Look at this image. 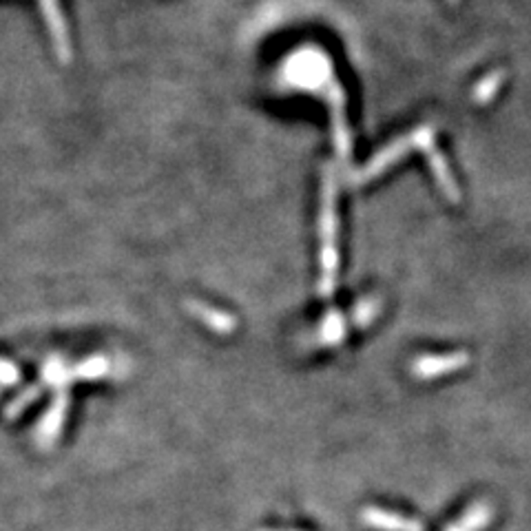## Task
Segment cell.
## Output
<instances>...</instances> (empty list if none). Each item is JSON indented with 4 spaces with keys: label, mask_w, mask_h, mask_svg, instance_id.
<instances>
[{
    "label": "cell",
    "mask_w": 531,
    "mask_h": 531,
    "mask_svg": "<svg viewBox=\"0 0 531 531\" xmlns=\"http://www.w3.org/2000/svg\"><path fill=\"white\" fill-rule=\"evenodd\" d=\"M412 149H416L415 133H412V135H405V137H398L396 142H392V144H387L386 149L378 151V154L372 157V160L368 162V164L363 166L357 175L352 177V184H366V182L375 180V177L383 173V171H387L392 164H396L403 155L410 154Z\"/></svg>",
    "instance_id": "5b68a950"
},
{
    "label": "cell",
    "mask_w": 531,
    "mask_h": 531,
    "mask_svg": "<svg viewBox=\"0 0 531 531\" xmlns=\"http://www.w3.org/2000/svg\"><path fill=\"white\" fill-rule=\"evenodd\" d=\"M363 520L370 527H377L381 531H423V525L419 520L405 518V516L395 514V511L368 508L363 509Z\"/></svg>",
    "instance_id": "30bf717a"
},
{
    "label": "cell",
    "mask_w": 531,
    "mask_h": 531,
    "mask_svg": "<svg viewBox=\"0 0 531 531\" xmlns=\"http://www.w3.org/2000/svg\"><path fill=\"white\" fill-rule=\"evenodd\" d=\"M284 78L290 87L302 91H314L323 85H331V62L317 49L294 51L284 67Z\"/></svg>",
    "instance_id": "7a4b0ae2"
},
{
    "label": "cell",
    "mask_w": 531,
    "mask_h": 531,
    "mask_svg": "<svg viewBox=\"0 0 531 531\" xmlns=\"http://www.w3.org/2000/svg\"><path fill=\"white\" fill-rule=\"evenodd\" d=\"M470 361V352L465 350L441 354V357H419L412 363V375L421 381H432V378L450 377L454 372L465 370Z\"/></svg>",
    "instance_id": "8992f818"
},
{
    "label": "cell",
    "mask_w": 531,
    "mask_h": 531,
    "mask_svg": "<svg viewBox=\"0 0 531 531\" xmlns=\"http://www.w3.org/2000/svg\"><path fill=\"white\" fill-rule=\"evenodd\" d=\"M450 3H452V5H456V3H459V0H450Z\"/></svg>",
    "instance_id": "d6986e66"
},
{
    "label": "cell",
    "mask_w": 531,
    "mask_h": 531,
    "mask_svg": "<svg viewBox=\"0 0 531 531\" xmlns=\"http://www.w3.org/2000/svg\"><path fill=\"white\" fill-rule=\"evenodd\" d=\"M494 518V509L489 503H474L470 509L461 516L456 523H452L445 531H483Z\"/></svg>",
    "instance_id": "8fae6325"
},
{
    "label": "cell",
    "mask_w": 531,
    "mask_h": 531,
    "mask_svg": "<svg viewBox=\"0 0 531 531\" xmlns=\"http://www.w3.org/2000/svg\"><path fill=\"white\" fill-rule=\"evenodd\" d=\"M319 235H321V279H319V293H321L323 297H331L334 288H337V275H339L337 175H334L332 166H326V173H323Z\"/></svg>",
    "instance_id": "6da1fadb"
},
{
    "label": "cell",
    "mask_w": 531,
    "mask_h": 531,
    "mask_svg": "<svg viewBox=\"0 0 531 531\" xmlns=\"http://www.w3.org/2000/svg\"><path fill=\"white\" fill-rule=\"evenodd\" d=\"M42 381L47 386L56 387V390H65V386L71 383V375H69V366L62 357H49L47 361L42 363Z\"/></svg>",
    "instance_id": "4fadbf2b"
},
{
    "label": "cell",
    "mask_w": 531,
    "mask_h": 531,
    "mask_svg": "<svg viewBox=\"0 0 531 531\" xmlns=\"http://www.w3.org/2000/svg\"><path fill=\"white\" fill-rule=\"evenodd\" d=\"M503 80H505V71H500V69H496V71L487 73L483 80H480L479 85L474 87V93H471V100H474L479 107H485L487 102L494 100L496 93H498L500 85H503Z\"/></svg>",
    "instance_id": "9a60e30c"
},
{
    "label": "cell",
    "mask_w": 531,
    "mask_h": 531,
    "mask_svg": "<svg viewBox=\"0 0 531 531\" xmlns=\"http://www.w3.org/2000/svg\"><path fill=\"white\" fill-rule=\"evenodd\" d=\"M67 405H69L67 392L58 390L56 401L51 403L49 412L42 416L41 425H38V432H36V441L42 450L51 447V442L58 439V434H61L62 423H65V415H67Z\"/></svg>",
    "instance_id": "ba28073f"
},
{
    "label": "cell",
    "mask_w": 531,
    "mask_h": 531,
    "mask_svg": "<svg viewBox=\"0 0 531 531\" xmlns=\"http://www.w3.org/2000/svg\"><path fill=\"white\" fill-rule=\"evenodd\" d=\"M416 146H419L421 151H425L427 157H430L432 173H434L436 182H439L442 195H445L452 204H459L461 191L459 186H456L454 177H452V171L450 166H447L445 157L434 149V131H432L430 126H421V129H416Z\"/></svg>",
    "instance_id": "3957f363"
},
{
    "label": "cell",
    "mask_w": 531,
    "mask_h": 531,
    "mask_svg": "<svg viewBox=\"0 0 531 531\" xmlns=\"http://www.w3.org/2000/svg\"><path fill=\"white\" fill-rule=\"evenodd\" d=\"M378 312H381V302H378V299H363V302L354 308L352 323L357 328L370 326V323L377 319Z\"/></svg>",
    "instance_id": "2e32d148"
},
{
    "label": "cell",
    "mask_w": 531,
    "mask_h": 531,
    "mask_svg": "<svg viewBox=\"0 0 531 531\" xmlns=\"http://www.w3.org/2000/svg\"><path fill=\"white\" fill-rule=\"evenodd\" d=\"M328 105H331L332 117L334 151H337V155L341 157V160H348L352 149V135L346 120V93H343L339 82H331V85H328Z\"/></svg>",
    "instance_id": "277c9868"
},
{
    "label": "cell",
    "mask_w": 531,
    "mask_h": 531,
    "mask_svg": "<svg viewBox=\"0 0 531 531\" xmlns=\"http://www.w3.org/2000/svg\"><path fill=\"white\" fill-rule=\"evenodd\" d=\"M18 381H21V372H18V368L14 366L12 361L0 359V383H3V386H14V383Z\"/></svg>",
    "instance_id": "ac0fdd59"
},
{
    "label": "cell",
    "mask_w": 531,
    "mask_h": 531,
    "mask_svg": "<svg viewBox=\"0 0 531 531\" xmlns=\"http://www.w3.org/2000/svg\"><path fill=\"white\" fill-rule=\"evenodd\" d=\"M38 396H41V390H38V387H27V390H24L23 395H18L12 403H9V407H7L9 419H16L18 415H23L24 407L32 405V403L36 401Z\"/></svg>",
    "instance_id": "e0dca14e"
},
{
    "label": "cell",
    "mask_w": 531,
    "mask_h": 531,
    "mask_svg": "<svg viewBox=\"0 0 531 531\" xmlns=\"http://www.w3.org/2000/svg\"><path fill=\"white\" fill-rule=\"evenodd\" d=\"M113 370V363L111 359L107 357H91V359H85V361L76 363V366L69 368V375H71V381H78V378H82V381H91V378H102L107 375H111Z\"/></svg>",
    "instance_id": "7c38bea8"
},
{
    "label": "cell",
    "mask_w": 531,
    "mask_h": 531,
    "mask_svg": "<svg viewBox=\"0 0 531 531\" xmlns=\"http://www.w3.org/2000/svg\"><path fill=\"white\" fill-rule=\"evenodd\" d=\"M42 16L47 21L49 33H51L53 47H56L58 61L61 62H71V41H69V32L65 24V16L61 12V5L58 0H41Z\"/></svg>",
    "instance_id": "52a82bcc"
},
{
    "label": "cell",
    "mask_w": 531,
    "mask_h": 531,
    "mask_svg": "<svg viewBox=\"0 0 531 531\" xmlns=\"http://www.w3.org/2000/svg\"><path fill=\"white\" fill-rule=\"evenodd\" d=\"M186 310H189L191 314H195V317H198L204 326H209L213 332L230 334L238 328V321H235L233 314L206 306V303L195 302V299H189V302H186Z\"/></svg>",
    "instance_id": "9c48e42d"
},
{
    "label": "cell",
    "mask_w": 531,
    "mask_h": 531,
    "mask_svg": "<svg viewBox=\"0 0 531 531\" xmlns=\"http://www.w3.org/2000/svg\"><path fill=\"white\" fill-rule=\"evenodd\" d=\"M346 319L339 312H331L326 317V321H323L321 332H319V346H337V343H341L346 339Z\"/></svg>",
    "instance_id": "5bb4252c"
}]
</instances>
